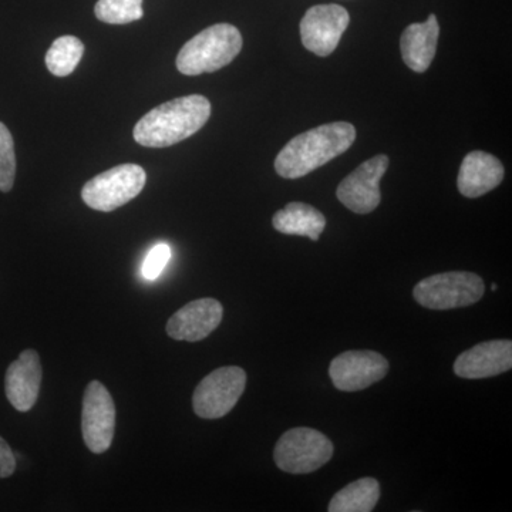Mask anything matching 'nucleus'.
<instances>
[{
  "mask_svg": "<svg viewBox=\"0 0 512 512\" xmlns=\"http://www.w3.org/2000/svg\"><path fill=\"white\" fill-rule=\"evenodd\" d=\"M276 231L285 235H298L318 241L326 228V218L319 210L305 202H289L272 218Z\"/></svg>",
  "mask_w": 512,
  "mask_h": 512,
  "instance_id": "obj_17",
  "label": "nucleus"
},
{
  "mask_svg": "<svg viewBox=\"0 0 512 512\" xmlns=\"http://www.w3.org/2000/svg\"><path fill=\"white\" fill-rule=\"evenodd\" d=\"M389 157L384 154L370 158L339 184L338 200L355 214H370L382 201L380 181L389 168Z\"/></svg>",
  "mask_w": 512,
  "mask_h": 512,
  "instance_id": "obj_10",
  "label": "nucleus"
},
{
  "mask_svg": "<svg viewBox=\"0 0 512 512\" xmlns=\"http://www.w3.org/2000/svg\"><path fill=\"white\" fill-rule=\"evenodd\" d=\"M211 117V103L200 94L180 97L160 104L134 127L140 146L165 148L194 136Z\"/></svg>",
  "mask_w": 512,
  "mask_h": 512,
  "instance_id": "obj_2",
  "label": "nucleus"
},
{
  "mask_svg": "<svg viewBox=\"0 0 512 512\" xmlns=\"http://www.w3.org/2000/svg\"><path fill=\"white\" fill-rule=\"evenodd\" d=\"M350 16L339 5H316L305 13L301 22L303 46L316 56L326 57L335 52Z\"/></svg>",
  "mask_w": 512,
  "mask_h": 512,
  "instance_id": "obj_11",
  "label": "nucleus"
},
{
  "mask_svg": "<svg viewBox=\"0 0 512 512\" xmlns=\"http://www.w3.org/2000/svg\"><path fill=\"white\" fill-rule=\"evenodd\" d=\"M42 376V363L36 350H23L8 367L5 377L6 397L18 412H29L35 406Z\"/></svg>",
  "mask_w": 512,
  "mask_h": 512,
  "instance_id": "obj_14",
  "label": "nucleus"
},
{
  "mask_svg": "<svg viewBox=\"0 0 512 512\" xmlns=\"http://www.w3.org/2000/svg\"><path fill=\"white\" fill-rule=\"evenodd\" d=\"M497 289H498V285L497 284L491 285V291L495 292V291H497Z\"/></svg>",
  "mask_w": 512,
  "mask_h": 512,
  "instance_id": "obj_24",
  "label": "nucleus"
},
{
  "mask_svg": "<svg viewBox=\"0 0 512 512\" xmlns=\"http://www.w3.org/2000/svg\"><path fill=\"white\" fill-rule=\"evenodd\" d=\"M147 174L137 164H121L87 181L83 201L93 210L111 212L134 200L146 185Z\"/></svg>",
  "mask_w": 512,
  "mask_h": 512,
  "instance_id": "obj_6",
  "label": "nucleus"
},
{
  "mask_svg": "<svg viewBox=\"0 0 512 512\" xmlns=\"http://www.w3.org/2000/svg\"><path fill=\"white\" fill-rule=\"evenodd\" d=\"M380 498V484L376 478L365 477L353 481L333 495L329 512H372Z\"/></svg>",
  "mask_w": 512,
  "mask_h": 512,
  "instance_id": "obj_18",
  "label": "nucleus"
},
{
  "mask_svg": "<svg viewBox=\"0 0 512 512\" xmlns=\"http://www.w3.org/2000/svg\"><path fill=\"white\" fill-rule=\"evenodd\" d=\"M224 308L217 299H197L183 306L167 322V333L175 340L200 342L220 326Z\"/></svg>",
  "mask_w": 512,
  "mask_h": 512,
  "instance_id": "obj_13",
  "label": "nucleus"
},
{
  "mask_svg": "<svg viewBox=\"0 0 512 512\" xmlns=\"http://www.w3.org/2000/svg\"><path fill=\"white\" fill-rule=\"evenodd\" d=\"M94 13L109 25H127L143 18V0H99Z\"/></svg>",
  "mask_w": 512,
  "mask_h": 512,
  "instance_id": "obj_20",
  "label": "nucleus"
},
{
  "mask_svg": "<svg viewBox=\"0 0 512 512\" xmlns=\"http://www.w3.org/2000/svg\"><path fill=\"white\" fill-rule=\"evenodd\" d=\"M356 140V128L346 121L323 124L293 137L275 160L276 173L296 180L346 153Z\"/></svg>",
  "mask_w": 512,
  "mask_h": 512,
  "instance_id": "obj_1",
  "label": "nucleus"
},
{
  "mask_svg": "<svg viewBox=\"0 0 512 512\" xmlns=\"http://www.w3.org/2000/svg\"><path fill=\"white\" fill-rule=\"evenodd\" d=\"M504 180V167L497 157L485 151H471L464 157L458 173L457 187L467 198L483 197Z\"/></svg>",
  "mask_w": 512,
  "mask_h": 512,
  "instance_id": "obj_15",
  "label": "nucleus"
},
{
  "mask_svg": "<svg viewBox=\"0 0 512 512\" xmlns=\"http://www.w3.org/2000/svg\"><path fill=\"white\" fill-rule=\"evenodd\" d=\"M84 45L74 36H62L47 50L46 66L57 77H66L74 72L82 60Z\"/></svg>",
  "mask_w": 512,
  "mask_h": 512,
  "instance_id": "obj_19",
  "label": "nucleus"
},
{
  "mask_svg": "<svg viewBox=\"0 0 512 512\" xmlns=\"http://www.w3.org/2000/svg\"><path fill=\"white\" fill-rule=\"evenodd\" d=\"M386 357L373 350H348L336 356L329 366L333 386L340 392H360L372 386L389 372Z\"/></svg>",
  "mask_w": 512,
  "mask_h": 512,
  "instance_id": "obj_9",
  "label": "nucleus"
},
{
  "mask_svg": "<svg viewBox=\"0 0 512 512\" xmlns=\"http://www.w3.org/2000/svg\"><path fill=\"white\" fill-rule=\"evenodd\" d=\"M16 460L12 448L0 437V478H8L15 473Z\"/></svg>",
  "mask_w": 512,
  "mask_h": 512,
  "instance_id": "obj_23",
  "label": "nucleus"
},
{
  "mask_svg": "<svg viewBox=\"0 0 512 512\" xmlns=\"http://www.w3.org/2000/svg\"><path fill=\"white\" fill-rule=\"evenodd\" d=\"M484 281L473 272L451 271L421 279L413 296L423 308L433 311L466 308L483 298Z\"/></svg>",
  "mask_w": 512,
  "mask_h": 512,
  "instance_id": "obj_4",
  "label": "nucleus"
},
{
  "mask_svg": "<svg viewBox=\"0 0 512 512\" xmlns=\"http://www.w3.org/2000/svg\"><path fill=\"white\" fill-rule=\"evenodd\" d=\"M440 26L436 15H430L424 23H413L404 30L400 49L404 63L416 73H424L429 69L437 52Z\"/></svg>",
  "mask_w": 512,
  "mask_h": 512,
  "instance_id": "obj_16",
  "label": "nucleus"
},
{
  "mask_svg": "<svg viewBox=\"0 0 512 512\" xmlns=\"http://www.w3.org/2000/svg\"><path fill=\"white\" fill-rule=\"evenodd\" d=\"M170 258L171 248L167 244H157L144 259L143 269H141L144 278L147 281H156L158 276L163 274Z\"/></svg>",
  "mask_w": 512,
  "mask_h": 512,
  "instance_id": "obj_22",
  "label": "nucleus"
},
{
  "mask_svg": "<svg viewBox=\"0 0 512 512\" xmlns=\"http://www.w3.org/2000/svg\"><path fill=\"white\" fill-rule=\"evenodd\" d=\"M241 49V32L228 23H218L185 43L177 56L178 72L185 76L217 72L231 63Z\"/></svg>",
  "mask_w": 512,
  "mask_h": 512,
  "instance_id": "obj_3",
  "label": "nucleus"
},
{
  "mask_svg": "<svg viewBox=\"0 0 512 512\" xmlns=\"http://www.w3.org/2000/svg\"><path fill=\"white\" fill-rule=\"evenodd\" d=\"M333 450L335 447L325 434L309 427H295L276 443L274 460L285 473L309 474L329 463Z\"/></svg>",
  "mask_w": 512,
  "mask_h": 512,
  "instance_id": "obj_5",
  "label": "nucleus"
},
{
  "mask_svg": "<svg viewBox=\"0 0 512 512\" xmlns=\"http://www.w3.org/2000/svg\"><path fill=\"white\" fill-rule=\"evenodd\" d=\"M454 373L461 379H488L503 375L512 367V342L488 340L461 353L454 362Z\"/></svg>",
  "mask_w": 512,
  "mask_h": 512,
  "instance_id": "obj_12",
  "label": "nucleus"
},
{
  "mask_svg": "<svg viewBox=\"0 0 512 512\" xmlns=\"http://www.w3.org/2000/svg\"><path fill=\"white\" fill-rule=\"evenodd\" d=\"M116 431V404L106 386L97 380L89 383L83 397L82 434L94 454L106 453Z\"/></svg>",
  "mask_w": 512,
  "mask_h": 512,
  "instance_id": "obj_8",
  "label": "nucleus"
},
{
  "mask_svg": "<svg viewBox=\"0 0 512 512\" xmlns=\"http://www.w3.org/2000/svg\"><path fill=\"white\" fill-rule=\"evenodd\" d=\"M16 156L12 134L0 123V191L9 192L15 184Z\"/></svg>",
  "mask_w": 512,
  "mask_h": 512,
  "instance_id": "obj_21",
  "label": "nucleus"
},
{
  "mask_svg": "<svg viewBox=\"0 0 512 512\" xmlns=\"http://www.w3.org/2000/svg\"><path fill=\"white\" fill-rule=\"evenodd\" d=\"M247 387V373L238 366L214 370L201 380L192 396V407L201 419L215 420L227 416Z\"/></svg>",
  "mask_w": 512,
  "mask_h": 512,
  "instance_id": "obj_7",
  "label": "nucleus"
}]
</instances>
